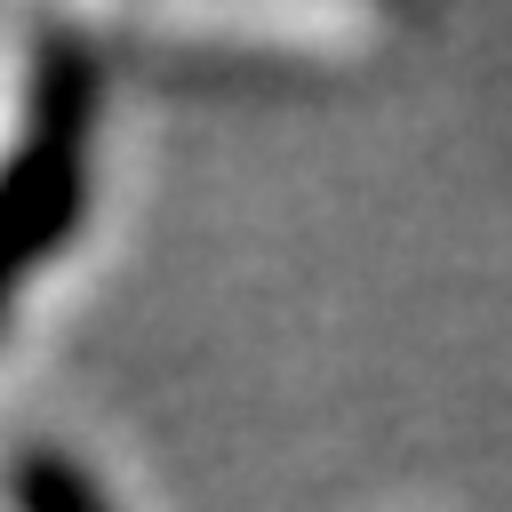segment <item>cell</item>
<instances>
[{"label": "cell", "instance_id": "obj_1", "mask_svg": "<svg viewBox=\"0 0 512 512\" xmlns=\"http://www.w3.org/2000/svg\"><path fill=\"white\" fill-rule=\"evenodd\" d=\"M88 160H96V56H80L72 40H48L32 64L16 144L0 152V320L16 288L80 232Z\"/></svg>", "mask_w": 512, "mask_h": 512}, {"label": "cell", "instance_id": "obj_2", "mask_svg": "<svg viewBox=\"0 0 512 512\" xmlns=\"http://www.w3.org/2000/svg\"><path fill=\"white\" fill-rule=\"evenodd\" d=\"M8 496H16V512H112L104 488H96L64 448H24V456L8 464Z\"/></svg>", "mask_w": 512, "mask_h": 512}]
</instances>
